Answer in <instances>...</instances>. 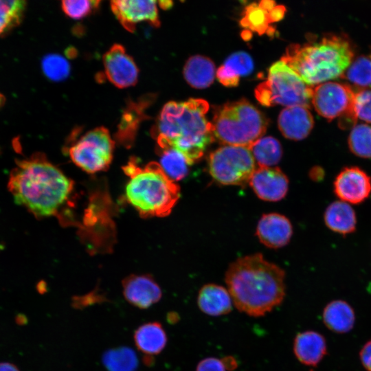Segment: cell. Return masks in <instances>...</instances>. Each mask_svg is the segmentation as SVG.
<instances>
[{"label": "cell", "mask_w": 371, "mask_h": 371, "mask_svg": "<svg viewBox=\"0 0 371 371\" xmlns=\"http://www.w3.org/2000/svg\"><path fill=\"white\" fill-rule=\"evenodd\" d=\"M8 188L15 203L35 216H58L69 200L74 181L44 154L36 153L16 160Z\"/></svg>", "instance_id": "obj_1"}, {"label": "cell", "mask_w": 371, "mask_h": 371, "mask_svg": "<svg viewBox=\"0 0 371 371\" xmlns=\"http://www.w3.org/2000/svg\"><path fill=\"white\" fill-rule=\"evenodd\" d=\"M284 279V270L260 254L238 258L225 273V283L235 307L255 317L264 316L282 302Z\"/></svg>", "instance_id": "obj_2"}, {"label": "cell", "mask_w": 371, "mask_h": 371, "mask_svg": "<svg viewBox=\"0 0 371 371\" xmlns=\"http://www.w3.org/2000/svg\"><path fill=\"white\" fill-rule=\"evenodd\" d=\"M208 110L209 104L203 99L166 103L151 133L158 149H176L188 165L197 161L215 139L212 122L206 117Z\"/></svg>", "instance_id": "obj_3"}, {"label": "cell", "mask_w": 371, "mask_h": 371, "mask_svg": "<svg viewBox=\"0 0 371 371\" xmlns=\"http://www.w3.org/2000/svg\"><path fill=\"white\" fill-rule=\"evenodd\" d=\"M354 52L348 38L327 34L303 44L290 45L282 60L307 85L341 78L353 60Z\"/></svg>", "instance_id": "obj_4"}, {"label": "cell", "mask_w": 371, "mask_h": 371, "mask_svg": "<svg viewBox=\"0 0 371 371\" xmlns=\"http://www.w3.org/2000/svg\"><path fill=\"white\" fill-rule=\"evenodd\" d=\"M123 170L128 177L126 199L142 216L164 217L171 212L179 198L180 189L159 163L152 161L141 166L133 157Z\"/></svg>", "instance_id": "obj_5"}, {"label": "cell", "mask_w": 371, "mask_h": 371, "mask_svg": "<svg viewBox=\"0 0 371 371\" xmlns=\"http://www.w3.org/2000/svg\"><path fill=\"white\" fill-rule=\"evenodd\" d=\"M212 124L214 138L223 144L249 148L265 133L268 120L243 99L217 107Z\"/></svg>", "instance_id": "obj_6"}, {"label": "cell", "mask_w": 371, "mask_h": 371, "mask_svg": "<svg viewBox=\"0 0 371 371\" xmlns=\"http://www.w3.org/2000/svg\"><path fill=\"white\" fill-rule=\"evenodd\" d=\"M313 87L304 82L284 62L280 60L269 68L267 80L256 87L255 96L266 106L280 104L286 107H310Z\"/></svg>", "instance_id": "obj_7"}, {"label": "cell", "mask_w": 371, "mask_h": 371, "mask_svg": "<svg viewBox=\"0 0 371 371\" xmlns=\"http://www.w3.org/2000/svg\"><path fill=\"white\" fill-rule=\"evenodd\" d=\"M355 90L348 85L328 81L313 87L311 104L319 115L330 121L339 118L342 128L355 126Z\"/></svg>", "instance_id": "obj_8"}, {"label": "cell", "mask_w": 371, "mask_h": 371, "mask_svg": "<svg viewBox=\"0 0 371 371\" xmlns=\"http://www.w3.org/2000/svg\"><path fill=\"white\" fill-rule=\"evenodd\" d=\"M208 168L217 182L235 186L245 185L256 169L249 148L229 145H224L210 155Z\"/></svg>", "instance_id": "obj_9"}, {"label": "cell", "mask_w": 371, "mask_h": 371, "mask_svg": "<svg viewBox=\"0 0 371 371\" xmlns=\"http://www.w3.org/2000/svg\"><path fill=\"white\" fill-rule=\"evenodd\" d=\"M115 141L109 130L95 128L73 143L69 148L72 161L83 170L95 173L108 168L113 159Z\"/></svg>", "instance_id": "obj_10"}, {"label": "cell", "mask_w": 371, "mask_h": 371, "mask_svg": "<svg viewBox=\"0 0 371 371\" xmlns=\"http://www.w3.org/2000/svg\"><path fill=\"white\" fill-rule=\"evenodd\" d=\"M102 60L106 78L116 87L126 88L137 83L138 68L122 45H112L104 54Z\"/></svg>", "instance_id": "obj_11"}, {"label": "cell", "mask_w": 371, "mask_h": 371, "mask_svg": "<svg viewBox=\"0 0 371 371\" xmlns=\"http://www.w3.org/2000/svg\"><path fill=\"white\" fill-rule=\"evenodd\" d=\"M157 3L153 0H115L111 1V8L123 27L133 32L139 22L160 25Z\"/></svg>", "instance_id": "obj_12"}, {"label": "cell", "mask_w": 371, "mask_h": 371, "mask_svg": "<svg viewBox=\"0 0 371 371\" xmlns=\"http://www.w3.org/2000/svg\"><path fill=\"white\" fill-rule=\"evenodd\" d=\"M333 191L341 201L361 203L371 193V178L359 167H345L335 179Z\"/></svg>", "instance_id": "obj_13"}, {"label": "cell", "mask_w": 371, "mask_h": 371, "mask_svg": "<svg viewBox=\"0 0 371 371\" xmlns=\"http://www.w3.org/2000/svg\"><path fill=\"white\" fill-rule=\"evenodd\" d=\"M249 182L256 195L265 201H280L288 191V179L278 167L258 166Z\"/></svg>", "instance_id": "obj_14"}, {"label": "cell", "mask_w": 371, "mask_h": 371, "mask_svg": "<svg viewBox=\"0 0 371 371\" xmlns=\"http://www.w3.org/2000/svg\"><path fill=\"white\" fill-rule=\"evenodd\" d=\"M123 295L131 305L146 309L157 303L162 292L155 280L148 275H131L122 281Z\"/></svg>", "instance_id": "obj_15"}, {"label": "cell", "mask_w": 371, "mask_h": 371, "mask_svg": "<svg viewBox=\"0 0 371 371\" xmlns=\"http://www.w3.org/2000/svg\"><path fill=\"white\" fill-rule=\"evenodd\" d=\"M153 99V95H146L127 104L115 135V139L126 148H130L134 143L140 123L146 117V109Z\"/></svg>", "instance_id": "obj_16"}, {"label": "cell", "mask_w": 371, "mask_h": 371, "mask_svg": "<svg viewBox=\"0 0 371 371\" xmlns=\"http://www.w3.org/2000/svg\"><path fill=\"white\" fill-rule=\"evenodd\" d=\"M278 128L287 139L301 140L311 133L314 120L309 107L293 106L284 108L278 120Z\"/></svg>", "instance_id": "obj_17"}, {"label": "cell", "mask_w": 371, "mask_h": 371, "mask_svg": "<svg viewBox=\"0 0 371 371\" xmlns=\"http://www.w3.org/2000/svg\"><path fill=\"white\" fill-rule=\"evenodd\" d=\"M293 233L292 225L283 215L271 213L264 214L260 219L256 234L262 243L270 248L286 245Z\"/></svg>", "instance_id": "obj_18"}, {"label": "cell", "mask_w": 371, "mask_h": 371, "mask_svg": "<svg viewBox=\"0 0 371 371\" xmlns=\"http://www.w3.org/2000/svg\"><path fill=\"white\" fill-rule=\"evenodd\" d=\"M293 352L301 363L316 367L327 353L326 339L315 330L298 333L293 341Z\"/></svg>", "instance_id": "obj_19"}, {"label": "cell", "mask_w": 371, "mask_h": 371, "mask_svg": "<svg viewBox=\"0 0 371 371\" xmlns=\"http://www.w3.org/2000/svg\"><path fill=\"white\" fill-rule=\"evenodd\" d=\"M197 305L205 314L218 317L231 312L233 301L227 289L207 284L201 288L197 295Z\"/></svg>", "instance_id": "obj_20"}, {"label": "cell", "mask_w": 371, "mask_h": 371, "mask_svg": "<svg viewBox=\"0 0 371 371\" xmlns=\"http://www.w3.org/2000/svg\"><path fill=\"white\" fill-rule=\"evenodd\" d=\"M133 338L137 348L151 356L159 354L168 341L165 329L158 322H150L139 326L135 330Z\"/></svg>", "instance_id": "obj_21"}, {"label": "cell", "mask_w": 371, "mask_h": 371, "mask_svg": "<svg viewBox=\"0 0 371 371\" xmlns=\"http://www.w3.org/2000/svg\"><path fill=\"white\" fill-rule=\"evenodd\" d=\"M322 319L325 326L331 331L343 334L350 331L355 322L352 307L346 301H331L324 307Z\"/></svg>", "instance_id": "obj_22"}, {"label": "cell", "mask_w": 371, "mask_h": 371, "mask_svg": "<svg viewBox=\"0 0 371 371\" xmlns=\"http://www.w3.org/2000/svg\"><path fill=\"white\" fill-rule=\"evenodd\" d=\"M254 69L251 56L246 52H237L230 55L216 71L218 81L227 87L238 85L240 77L249 75Z\"/></svg>", "instance_id": "obj_23"}, {"label": "cell", "mask_w": 371, "mask_h": 371, "mask_svg": "<svg viewBox=\"0 0 371 371\" xmlns=\"http://www.w3.org/2000/svg\"><path fill=\"white\" fill-rule=\"evenodd\" d=\"M324 219L332 231L347 235L356 230L357 216L352 207L344 201H334L326 209Z\"/></svg>", "instance_id": "obj_24"}, {"label": "cell", "mask_w": 371, "mask_h": 371, "mask_svg": "<svg viewBox=\"0 0 371 371\" xmlns=\"http://www.w3.org/2000/svg\"><path fill=\"white\" fill-rule=\"evenodd\" d=\"M183 71L185 80L192 87L204 89L214 82L216 71L215 65L210 58L194 55L188 59Z\"/></svg>", "instance_id": "obj_25"}, {"label": "cell", "mask_w": 371, "mask_h": 371, "mask_svg": "<svg viewBox=\"0 0 371 371\" xmlns=\"http://www.w3.org/2000/svg\"><path fill=\"white\" fill-rule=\"evenodd\" d=\"M102 360L107 371H135L139 364L135 352L126 346L109 349Z\"/></svg>", "instance_id": "obj_26"}, {"label": "cell", "mask_w": 371, "mask_h": 371, "mask_svg": "<svg viewBox=\"0 0 371 371\" xmlns=\"http://www.w3.org/2000/svg\"><path fill=\"white\" fill-rule=\"evenodd\" d=\"M249 149L260 167H272L276 165L282 155V146L279 141L273 137L259 139Z\"/></svg>", "instance_id": "obj_27"}, {"label": "cell", "mask_w": 371, "mask_h": 371, "mask_svg": "<svg viewBox=\"0 0 371 371\" xmlns=\"http://www.w3.org/2000/svg\"><path fill=\"white\" fill-rule=\"evenodd\" d=\"M341 78L351 82L357 90L371 88V52L352 60Z\"/></svg>", "instance_id": "obj_28"}, {"label": "cell", "mask_w": 371, "mask_h": 371, "mask_svg": "<svg viewBox=\"0 0 371 371\" xmlns=\"http://www.w3.org/2000/svg\"><path fill=\"white\" fill-rule=\"evenodd\" d=\"M271 10L267 9L260 2L252 3L245 8L240 25L260 35L269 32L273 33V29L269 26V23H271L269 12Z\"/></svg>", "instance_id": "obj_29"}, {"label": "cell", "mask_w": 371, "mask_h": 371, "mask_svg": "<svg viewBox=\"0 0 371 371\" xmlns=\"http://www.w3.org/2000/svg\"><path fill=\"white\" fill-rule=\"evenodd\" d=\"M157 150L160 155L159 165L169 178L177 181L187 175L188 164L180 152L172 148L157 149Z\"/></svg>", "instance_id": "obj_30"}, {"label": "cell", "mask_w": 371, "mask_h": 371, "mask_svg": "<svg viewBox=\"0 0 371 371\" xmlns=\"http://www.w3.org/2000/svg\"><path fill=\"white\" fill-rule=\"evenodd\" d=\"M26 2L22 0H0V34L17 26L22 20Z\"/></svg>", "instance_id": "obj_31"}, {"label": "cell", "mask_w": 371, "mask_h": 371, "mask_svg": "<svg viewBox=\"0 0 371 371\" xmlns=\"http://www.w3.org/2000/svg\"><path fill=\"white\" fill-rule=\"evenodd\" d=\"M350 151L361 158H371V126L365 124L355 125L348 137Z\"/></svg>", "instance_id": "obj_32"}, {"label": "cell", "mask_w": 371, "mask_h": 371, "mask_svg": "<svg viewBox=\"0 0 371 371\" xmlns=\"http://www.w3.org/2000/svg\"><path fill=\"white\" fill-rule=\"evenodd\" d=\"M42 69L51 80L60 82L65 80L70 74V65L67 60L59 54H49L42 60Z\"/></svg>", "instance_id": "obj_33"}, {"label": "cell", "mask_w": 371, "mask_h": 371, "mask_svg": "<svg viewBox=\"0 0 371 371\" xmlns=\"http://www.w3.org/2000/svg\"><path fill=\"white\" fill-rule=\"evenodd\" d=\"M100 1L67 0L61 2L66 15L74 19H80L89 15L98 8Z\"/></svg>", "instance_id": "obj_34"}, {"label": "cell", "mask_w": 371, "mask_h": 371, "mask_svg": "<svg viewBox=\"0 0 371 371\" xmlns=\"http://www.w3.org/2000/svg\"><path fill=\"white\" fill-rule=\"evenodd\" d=\"M354 106L357 118L371 123V89L357 90Z\"/></svg>", "instance_id": "obj_35"}, {"label": "cell", "mask_w": 371, "mask_h": 371, "mask_svg": "<svg viewBox=\"0 0 371 371\" xmlns=\"http://www.w3.org/2000/svg\"><path fill=\"white\" fill-rule=\"evenodd\" d=\"M221 359L206 357L201 360L196 366V371H226Z\"/></svg>", "instance_id": "obj_36"}, {"label": "cell", "mask_w": 371, "mask_h": 371, "mask_svg": "<svg viewBox=\"0 0 371 371\" xmlns=\"http://www.w3.org/2000/svg\"><path fill=\"white\" fill-rule=\"evenodd\" d=\"M361 364L367 371H371V339L368 341L359 352Z\"/></svg>", "instance_id": "obj_37"}, {"label": "cell", "mask_w": 371, "mask_h": 371, "mask_svg": "<svg viewBox=\"0 0 371 371\" xmlns=\"http://www.w3.org/2000/svg\"><path fill=\"white\" fill-rule=\"evenodd\" d=\"M286 12L285 8L282 5H276L269 12V17L271 23L277 22L281 20Z\"/></svg>", "instance_id": "obj_38"}, {"label": "cell", "mask_w": 371, "mask_h": 371, "mask_svg": "<svg viewBox=\"0 0 371 371\" xmlns=\"http://www.w3.org/2000/svg\"><path fill=\"white\" fill-rule=\"evenodd\" d=\"M221 359L227 370L231 371L238 367V363L234 357L227 356Z\"/></svg>", "instance_id": "obj_39"}, {"label": "cell", "mask_w": 371, "mask_h": 371, "mask_svg": "<svg viewBox=\"0 0 371 371\" xmlns=\"http://www.w3.org/2000/svg\"><path fill=\"white\" fill-rule=\"evenodd\" d=\"M324 177V170L319 166H315L311 170V177L315 181H321Z\"/></svg>", "instance_id": "obj_40"}, {"label": "cell", "mask_w": 371, "mask_h": 371, "mask_svg": "<svg viewBox=\"0 0 371 371\" xmlns=\"http://www.w3.org/2000/svg\"><path fill=\"white\" fill-rule=\"evenodd\" d=\"M0 371H21L14 363L7 361L0 362Z\"/></svg>", "instance_id": "obj_41"}, {"label": "cell", "mask_w": 371, "mask_h": 371, "mask_svg": "<svg viewBox=\"0 0 371 371\" xmlns=\"http://www.w3.org/2000/svg\"><path fill=\"white\" fill-rule=\"evenodd\" d=\"M159 6L164 10L170 8L172 6V2L170 1H157Z\"/></svg>", "instance_id": "obj_42"}, {"label": "cell", "mask_w": 371, "mask_h": 371, "mask_svg": "<svg viewBox=\"0 0 371 371\" xmlns=\"http://www.w3.org/2000/svg\"><path fill=\"white\" fill-rule=\"evenodd\" d=\"M179 319V316L177 315V313H169L168 314V320L169 322L171 321L172 323H174L175 322H177Z\"/></svg>", "instance_id": "obj_43"}]
</instances>
